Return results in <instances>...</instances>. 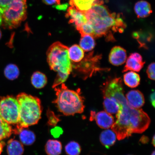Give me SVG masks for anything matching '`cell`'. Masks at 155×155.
Instances as JSON below:
<instances>
[{"label": "cell", "mask_w": 155, "mask_h": 155, "mask_svg": "<svg viewBox=\"0 0 155 155\" xmlns=\"http://www.w3.org/2000/svg\"><path fill=\"white\" fill-rule=\"evenodd\" d=\"M70 4L78 10L85 13L91 8L93 5L102 4V3L100 0H71Z\"/></svg>", "instance_id": "cell-14"}, {"label": "cell", "mask_w": 155, "mask_h": 155, "mask_svg": "<svg viewBox=\"0 0 155 155\" xmlns=\"http://www.w3.org/2000/svg\"><path fill=\"white\" fill-rule=\"evenodd\" d=\"M67 7V4L62 5H57L56 7V8L60 10L66 9Z\"/></svg>", "instance_id": "cell-37"}, {"label": "cell", "mask_w": 155, "mask_h": 155, "mask_svg": "<svg viewBox=\"0 0 155 155\" xmlns=\"http://www.w3.org/2000/svg\"><path fill=\"white\" fill-rule=\"evenodd\" d=\"M2 13L0 12V26L2 25Z\"/></svg>", "instance_id": "cell-39"}, {"label": "cell", "mask_w": 155, "mask_h": 155, "mask_svg": "<svg viewBox=\"0 0 155 155\" xmlns=\"http://www.w3.org/2000/svg\"><path fill=\"white\" fill-rule=\"evenodd\" d=\"M79 45L84 51H92L95 46V42L94 37L89 35L81 36Z\"/></svg>", "instance_id": "cell-22"}, {"label": "cell", "mask_w": 155, "mask_h": 155, "mask_svg": "<svg viewBox=\"0 0 155 155\" xmlns=\"http://www.w3.org/2000/svg\"><path fill=\"white\" fill-rule=\"evenodd\" d=\"M45 150L48 155H59L62 150L61 143L57 140H49L46 143Z\"/></svg>", "instance_id": "cell-21"}, {"label": "cell", "mask_w": 155, "mask_h": 155, "mask_svg": "<svg viewBox=\"0 0 155 155\" xmlns=\"http://www.w3.org/2000/svg\"><path fill=\"white\" fill-rule=\"evenodd\" d=\"M79 31L80 32L81 36L85 35H89L94 37V29H93L91 25L88 21L81 27Z\"/></svg>", "instance_id": "cell-28"}, {"label": "cell", "mask_w": 155, "mask_h": 155, "mask_svg": "<svg viewBox=\"0 0 155 155\" xmlns=\"http://www.w3.org/2000/svg\"><path fill=\"white\" fill-rule=\"evenodd\" d=\"M5 77L10 80H14L18 77L19 74L18 68L13 64H9L6 67L4 70Z\"/></svg>", "instance_id": "cell-26"}, {"label": "cell", "mask_w": 155, "mask_h": 155, "mask_svg": "<svg viewBox=\"0 0 155 155\" xmlns=\"http://www.w3.org/2000/svg\"><path fill=\"white\" fill-rule=\"evenodd\" d=\"M20 108V119L13 132L18 134L23 129L38 123L41 117L42 107L38 98L24 93L17 95Z\"/></svg>", "instance_id": "cell-4"}, {"label": "cell", "mask_w": 155, "mask_h": 155, "mask_svg": "<svg viewBox=\"0 0 155 155\" xmlns=\"http://www.w3.org/2000/svg\"><path fill=\"white\" fill-rule=\"evenodd\" d=\"M68 53L72 64L80 63L84 57V51L77 45H74L68 48Z\"/></svg>", "instance_id": "cell-16"}, {"label": "cell", "mask_w": 155, "mask_h": 155, "mask_svg": "<svg viewBox=\"0 0 155 155\" xmlns=\"http://www.w3.org/2000/svg\"><path fill=\"white\" fill-rule=\"evenodd\" d=\"M100 139L101 144L106 148L109 149L115 144L116 136L113 131L110 129L106 130L101 134Z\"/></svg>", "instance_id": "cell-17"}, {"label": "cell", "mask_w": 155, "mask_h": 155, "mask_svg": "<svg viewBox=\"0 0 155 155\" xmlns=\"http://www.w3.org/2000/svg\"><path fill=\"white\" fill-rule=\"evenodd\" d=\"M155 151H154L153 152H152V154H151V155H155Z\"/></svg>", "instance_id": "cell-42"}, {"label": "cell", "mask_w": 155, "mask_h": 155, "mask_svg": "<svg viewBox=\"0 0 155 155\" xmlns=\"http://www.w3.org/2000/svg\"><path fill=\"white\" fill-rule=\"evenodd\" d=\"M120 104L117 120L111 127L118 140L130 137L133 133H142L148 128L150 118L142 109L133 107L127 100Z\"/></svg>", "instance_id": "cell-1"}, {"label": "cell", "mask_w": 155, "mask_h": 155, "mask_svg": "<svg viewBox=\"0 0 155 155\" xmlns=\"http://www.w3.org/2000/svg\"></svg>", "instance_id": "cell-43"}, {"label": "cell", "mask_w": 155, "mask_h": 155, "mask_svg": "<svg viewBox=\"0 0 155 155\" xmlns=\"http://www.w3.org/2000/svg\"><path fill=\"white\" fill-rule=\"evenodd\" d=\"M51 134L54 137H59L63 133L62 129L59 127H55L51 129Z\"/></svg>", "instance_id": "cell-32"}, {"label": "cell", "mask_w": 155, "mask_h": 155, "mask_svg": "<svg viewBox=\"0 0 155 155\" xmlns=\"http://www.w3.org/2000/svg\"><path fill=\"white\" fill-rule=\"evenodd\" d=\"M127 59L126 50L119 46H116L111 50L109 56L110 63L114 66H118L125 63Z\"/></svg>", "instance_id": "cell-11"}, {"label": "cell", "mask_w": 155, "mask_h": 155, "mask_svg": "<svg viewBox=\"0 0 155 155\" xmlns=\"http://www.w3.org/2000/svg\"><path fill=\"white\" fill-rule=\"evenodd\" d=\"M32 84L35 88H43L47 83V79L46 75L39 71H36L32 74L31 79Z\"/></svg>", "instance_id": "cell-23"}, {"label": "cell", "mask_w": 155, "mask_h": 155, "mask_svg": "<svg viewBox=\"0 0 155 155\" xmlns=\"http://www.w3.org/2000/svg\"><path fill=\"white\" fill-rule=\"evenodd\" d=\"M155 135H154L153 136V139H152V144L153 145V146H155Z\"/></svg>", "instance_id": "cell-40"}, {"label": "cell", "mask_w": 155, "mask_h": 155, "mask_svg": "<svg viewBox=\"0 0 155 155\" xmlns=\"http://www.w3.org/2000/svg\"><path fill=\"white\" fill-rule=\"evenodd\" d=\"M3 147V143H0V154L2 152Z\"/></svg>", "instance_id": "cell-38"}, {"label": "cell", "mask_w": 155, "mask_h": 155, "mask_svg": "<svg viewBox=\"0 0 155 155\" xmlns=\"http://www.w3.org/2000/svg\"><path fill=\"white\" fill-rule=\"evenodd\" d=\"M126 98L130 105L137 109H139L145 104L144 96L139 90L130 91L126 94Z\"/></svg>", "instance_id": "cell-12"}, {"label": "cell", "mask_w": 155, "mask_h": 155, "mask_svg": "<svg viewBox=\"0 0 155 155\" xmlns=\"http://www.w3.org/2000/svg\"><path fill=\"white\" fill-rule=\"evenodd\" d=\"M47 116L48 118V123L51 126H55L60 120L53 112L48 110L47 112Z\"/></svg>", "instance_id": "cell-29"}, {"label": "cell", "mask_w": 155, "mask_h": 155, "mask_svg": "<svg viewBox=\"0 0 155 155\" xmlns=\"http://www.w3.org/2000/svg\"><path fill=\"white\" fill-rule=\"evenodd\" d=\"M4 27L10 29L17 28L26 19V0H14L2 13Z\"/></svg>", "instance_id": "cell-6"}, {"label": "cell", "mask_w": 155, "mask_h": 155, "mask_svg": "<svg viewBox=\"0 0 155 155\" xmlns=\"http://www.w3.org/2000/svg\"><path fill=\"white\" fill-rule=\"evenodd\" d=\"M68 50L67 46L57 42L52 44L47 51V61L50 69L57 73L54 88L64 82L72 71V64Z\"/></svg>", "instance_id": "cell-3"}, {"label": "cell", "mask_w": 155, "mask_h": 155, "mask_svg": "<svg viewBox=\"0 0 155 155\" xmlns=\"http://www.w3.org/2000/svg\"><path fill=\"white\" fill-rule=\"evenodd\" d=\"M149 141L148 137L145 135H143L140 139V141L141 143L143 144H147Z\"/></svg>", "instance_id": "cell-35"}, {"label": "cell", "mask_w": 155, "mask_h": 155, "mask_svg": "<svg viewBox=\"0 0 155 155\" xmlns=\"http://www.w3.org/2000/svg\"><path fill=\"white\" fill-rule=\"evenodd\" d=\"M65 150L68 155H79L81 149L78 143L74 141H71L65 146Z\"/></svg>", "instance_id": "cell-27"}, {"label": "cell", "mask_w": 155, "mask_h": 155, "mask_svg": "<svg viewBox=\"0 0 155 155\" xmlns=\"http://www.w3.org/2000/svg\"><path fill=\"white\" fill-rule=\"evenodd\" d=\"M155 92H154L150 94V101L154 107H155Z\"/></svg>", "instance_id": "cell-34"}, {"label": "cell", "mask_w": 155, "mask_h": 155, "mask_svg": "<svg viewBox=\"0 0 155 155\" xmlns=\"http://www.w3.org/2000/svg\"><path fill=\"white\" fill-rule=\"evenodd\" d=\"M0 116L9 125L18 124L20 108L17 98L12 96L0 97Z\"/></svg>", "instance_id": "cell-7"}, {"label": "cell", "mask_w": 155, "mask_h": 155, "mask_svg": "<svg viewBox=\"0 0 155 155\" xmlns=\"http://www.w3.org/2000/svg\"><path fill=\"white\" fill-rule=\"evenodd\" d=\"M144 64L140 54L136 53H132L127 60L123 72L128 71L139 72L144 67Z\"/></svg>", "instance_id": "cell-9"}, {"label": "cell", "mask_w": 155, "mask_h": 155, "mask_svg": "<svg viewBox=\"0 0 155 155\" xmlns=\"http://www.w3.org/2000/svg\"><path fill=\"white\" fill-rule=\"evenodd\" d=\"M104 107L105 111L110 114H115L119 111L120 104L115 98L111 97L104 96Z\"/></svg>", "instance_id": "cell-18"}, {"label": "cell", "mask_w": 155, "mask_h": 155, "mask_svg": "<svg viewBox=\"0 0 155 155\" xmlns=\"http://www.w3.org/2000/svg\"><path fill=\"white\" fill-rule=\"evenodd\" d=\"M134 10L136 14L141 18L148 17L152 12L150 4L144 1L137 2L135 4Z\"/></svg>", "instance_id": "cell-15"}, {"label": "cell", "mask_w": 155, "mask_h": 155, "mask_svg": "<svg viewBox=\"0 0 155 155\" xmlns=\"http://www.w3.org/2000/svg\"><path fill=\"white\" fill-rule=\"evenodd\" d=\"M87 21L91 25L94 31V37H105L107 40H115L112 32H123L125 25L119 18L110 13L102 4L93 5L85 12Z\"/></svg>", "instance_id": "cell-2"}, {"label": "cell", "mask_w": 155, "mask_h": 155, "mask_svg": "<svg viewBox=\"0 0 155 155\" xmlns=\"http://www.w3.org/2000/svg\"><path fill=\"white\" fill-rule=\"evenodd\" d=\"M7 152L8 155H22L24 147L19 141L11 139L8 142Z\"/></svg>", "instance_id": "cell-19"}, {"label": "cell", "mask_w": 155, "mask_h": 155, "mask_svg": "<svg viewBox=\"0 0 155 155\" xmlns=\"http://www.w3.org/2000/svg\"><path fill=\"white\" fill-rule=\"evenodd\" d=\"M2 34L1 31V30H0V39H1V38L2 37Z\"/></svg>", "instance_id": "cell-41"}, {"label": "cell", "mask_w": 155, "mask_h": 155, "mask_svg": "<svg viewBox=\"0 0 155 155\" xmlns=\"http://www.w3.org/2000/svg\"><path fill=\"white\" fill-rule=\"evenodd\" d=\"M147 73L149 78L155 80V63H153L148 66L147 70Z\"/></svg>", "instance_id": "cell-30"}, {"label": "cell", "mask_w": 155, "mask_h": 155, "mask_svg": "<svg viewBox=\"0 0 155 155\" xmlns=\"http://www.w3.org/2000/svg\"><path fill=\"white\" fill-rule=\"evenodd\" d=\"M124 80L125 84L131 88H135L140 83V78L137 73L134 71H129L124 75Z\"/></svg>", "instance_id": "cell-20"}, {"label": "cell", "mask_w": 155, "mask_h": 155, "mask_svg": "<svg viewBox=\"0 0 155 155\" xmlns=\"http://www.w3.org/2000/svg\"><path fill=\"white\" fill-rule=\"evenodd\" d=\"M93 54L91 53L87 56L85 59L78 63L77 64L72 65L73 67H74L76 69H78L83 73H89L91 71V74L97 68V64L99 60L100 59V56H96L93 57Z\"/></svg>", "instance_id": "cell-8"}, {"label": "cell", "mask_w": 155, "mask_h": 155, "mask_svg": "<svg viewBox=\"0 0 155 155\" xmlns=\"http://www.w3.org/2000/svg\"><path fill=\"white\" fill-rule=\"evenodd\" d=\"M18 134L21 143L24 145H32L35 141V135L32 131L23 129L19 132Z\"/></svg>", "instance_id": "cell-24"}, {"label": "cell", "mask_w": 155, "mask_h": 155, "mask_svg": "<svg viewBox=\"0 0 155 155\" xmlns=\"http://www.w3.org/2000/svg\"><path fill=\"white\" fill-rule=\"evenodd\" d=\"M94 120L98 127L104 129L109 128L114 123L113 116L106 111H100L96 114Z\"/></svg>", "instance_id": "cell-13"}, {"label": "cell", "mask_w": 155, "mask_h": 155, "mask_svg": "<svg viewBox=\"0 0 155 155\" xmlns=\"http://www.w3.org/2000/svg\"><path fill=\"white\" fill-rule=\"evenodd\" d=\"M61 85L54 88L57 98L53 102L59 111L66 116L82 113L85 106L80 92L69 90L64 83Z\"/></svg>", "instance_id": "cell-5"}, {"label": "cell", "mask_w": 155, "mask_h": 155, "mask_svg": "<svg viewBox=\"0 0 155 155\" xmlns=\"http://www.w3.org/2000/svg\"><path fill=\"white\" fill-rule=\"evenodd\" d=\"M96 115V113L95 111H91L90 117V120L91 121H93L94 120Z\"/></svg>", "instance_id": "cell-36"}, {"label": "cell", "mask_w": 155, "mask_h": 155, "mask_svg": "<svg viewBox=\"0 0 155 155\" xmlns=\"http://www.w3.org/2000/svg\"><path fill=\"white\" fill-rule=\"evenodd\" d=\"M45 3L47 5H52L55 3L60 5V0H43Z\"/></svg>", "instance_id": "cell-33"}, {"label": "cell", "mask_w": 155, "mask_h": 155, "mask_svg": "<svg viewBox=\"0 0 155 155\" xmlns=\"http://www.w3.org/2000/svg\"><path fill=\"white\" fill-rule=\"evenodd\" d=\"M13 132L12 127L0 116V141L9 137Z\"/></svg>", "instance_id": "cell-25"}, {"label": "cell", "mask_w": 155, "mask_h": 155, "mask_svg": "<svg viewBox=\"0 0 155 155\" xmlns=\"http://www.w3.org/2000/svg\"><path fill=\"white\" fill-rule=\"evenodd\" d=\"M66 17L70 18V22L74 24L78 31L87 22L85 13L78 10L73 6L69 7L68 9Z\"/></svg>", "instance_id": "cell-10"}, {"label": "cell", "mask_w": 155, "mask_h": 155, "mask_svg": "<svg viewBox=\"0 0 155 155\" xmlns=\"http://www.w3.org/2000/svg\"><path fill=\"white\" fill-rule=\"evenodd\" d=\"M14 1V0H0V12L1 13L6 8Z\"/></svg>", "instance_id": "cell-31"}]
</instances>
